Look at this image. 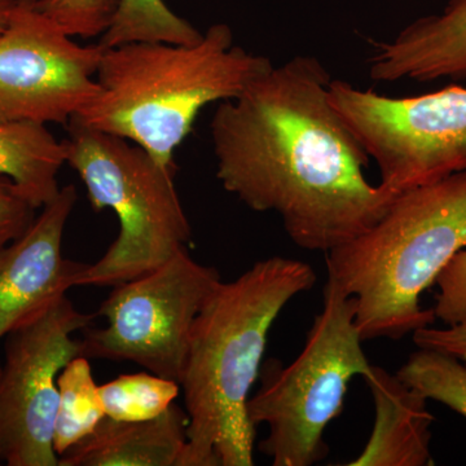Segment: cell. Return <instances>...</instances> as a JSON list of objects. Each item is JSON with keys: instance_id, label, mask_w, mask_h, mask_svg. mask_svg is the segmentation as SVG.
Returning <instances> with one entry per match:
<instances>
[{"instance_id": "1", "label": "cell", "mask_w": 466, "mask_h": 466, "mask_svg": "<svg viewBox=\"0 0 466 466\" xmlns=\"http://www.w3.org/2000/svg\"><path fill=\"white\" fill-rule=\"evenodd\" d=\"M332 81L319 58L296 55L218 104L210 122L225 191L280 217L297 247L325 254L370 229L397 198L367 179L370 157L330 103Z\"/></svg>"}, {"instance_id": "2", "label": "cell", "mask_w": 466, "mask_h": 466, "mask_svg": "<svg viewBox=\"0 0 466 466\" xmlns=\"http://www.w3.org/2000/svg\"><path fill=\"white\" fill-rule=\"evenodd\" d=\"M317 283L300 260L271 257L220 281L193 323L180 388L188 416L184 466H251L256 426L248 401L269 330Z\"/></svg>"}, {"instance_id": "3", "label": "cell", "mask_w": 466, "mask_h": 466, "mask_svg": "<svg viewBox=\"0 0 466 466\" xmlns=\"http://www.w3.org/2000/svg\"><path fill=\"white\" fill-rule=\"evenodd\" d=\"M272 66L268 57L236 46L227 24H214L193 45L104 47L99 95L70 122L124 137L164 167H177L175 152L201 110L240 96Z\"/></svg>"}, {"instance_id": "4", "label": "cell", "mask_w": 466, "mask_h": 466, "mask_svg": "<svg viewBox=\"0 0 466 466\" xmlns=\"http://www.w3.org/2000/svg\"><path fill=\"white\" fill-rule=\"evenodd\" d=\"M466 249V171L398 193L381 219L327 253L328 278L357 299L363 341L433 325L420 297Z\"/></svg>"}, {"instance_id": "5", "label": "cell", "mask_w": 466, "mask_h": 466, "mask_svg": "<svg viewBox=\"0 0 466 466\" xmlns=\"http://www.w3.org/2000/svg\"><path fill=\"white\" fill-rule=\"evenodd\" d=\"M66 165L81 177L95 211L110 208L119 232L97 262L84 267L76 287H115L188 249L191 223L177 187V167L159 164L130 140L69 122Z\"/></svg>"}, {"instance_id": "6", "label": "cell", "mask_w": 466, "mask_h": 466, "mask_svg": "<svg viewBox=\"0 0 466 466\" xmlns=\"http://www.w3.org/2000/svg\"><path fill=\"white\" fill-rule=\"evenodd\" d=\"M355 318L357 299L328 278L323 309L299 358L288 367L272 359L260 368L248 416L254 426H268L259 449L272 465L311 466L328 455L325 429L343 412L349 382L372 366Z\"/></svg>"}, {"instance_id": "7", "label": "cell", "mask_w": 466, "mask_h": 466, "mask_svg": "<svg viewBox=\"0 0 466 466\" xmlns=\"http://www.w3.org/2000/svg\"><path fill=\"white\" fill-rule=\"evenodd\" d=\"M329 100L398 193L466 171V87L395 97L333 79Z\"/></svg>"}, {"instance_id": "8", "label": "cell", "mask_w": 466, "mask_h": 466, "mask_svg": "<svg viewBox=\"0 0 466 466\" xmlns=\"http://www.w3.org/2000/svg\"><path fill=\"white\" fill-rule=\"evenodd\" d=\"M222 281L216 267L180 251L164 265L113 287L86 328L81 357L130 361L150 373L182 380L189 337L205 300Z\"/></svg>"}, {"instance_id": "9", "label": "cell", "mask_w": 466, "mask_h": 466, "mask_svg": "<svg viewBox=\"0 0 466 466\" xmlns=\"http://www.w3.org/2000/svg\"><path fill=\"white\" fill-rule=\"evenodd\" d=\"M96 314L79 311L66 296L5 336L0 364V453L8 466H58L54 449L57 377L81 357L75 334Z\"/></svg>"}, {"instance_id": "10", "label": "cell", "mask_w": 466, "mask_h": 466, "mask_svg": "<svg viewBox=\"0 0 466 466\" xmlns=\"http://www.w3.org/2000/svg\"><path fill=\"white\" fill-rule=\"evenodd\" d=\"M103 52L73 41L36 0H17L0 33V124H69L99 95Z\"/></svg>"}, {"instance_id": "11", "label": "cell", "mask_w": 466, "mask_h": 466, "mask_svg": "<svg viewBox=\"0 0 466 466\" xmlns=\"http://www.w3.org/2000/svg\"><path fill=\"white\" fill-rule=\"evenodd\" d=\"M78 200L61 187L20 238L0 248V339L76 287L86 263L64 257V233Z\"/></svg>"}, {"instance_id": "12", "label": "cell", "mask_w": 466, "mask_h": 466, "mask_svg": "<svg viewBox=\"0 0 466 466\" xmlns=\"http://www.w3.org/2000/svg\"><path fill=\"white\" fill-rule=\"evenodd\" d=\"M368 70L377 82L464 81L466 0H449L440 14L417 18L376 45Z\"/></svg>"}, {"instance_id": "13", "label": "cell", "mask_w": 466, "mask_h": 466, "mask_svg": "<svg viewBox=\"0 0 466 466\" xmlns=\"http://www.w3.org/2000/svg\"><path fill=\"white\" fill-rule=\"evenodd\" d=\"M375 404V424L366 447L349 466H426L433 464L431 424L435 417L424 397L381 367L363 376Z\"/></svg>"}, {"instance_id": "14", "label": "cell", "mask_w": 466, "mask_h": 466, "mask_svg": "<svg viewBox=\"0 0 466 466\" xmlns=\"http://www.w3.org/2000/svg\"><path fill=\"white\" fill-rule=\"evenodd\" d=\"M186 410L173 404L144 421L104 416L92 433L58 456V466H184Z\"/></svg>"}, {"instance_id": "15", "label": "cell", "mask_w": 466, "mask_h": 466, "mask_svg": "<svg viewBox=\"0 0 466 466\" xmlns=\"http://www.w3.org/2000/svg\"><path fill=\"white\" fill-rule=\"evenodd\" d=\"M66 164L63 140H57L47 126L0 124V175L16 184L38 210L60 192L57 177Z\"/></svg>"}, {"instance_id": "16", "label": "cell", "mask_w": 466, "mask_h": 466, "mask_svg": "<svg viewBox=\"0 0 466 466\" xmlns=\"http://www.w3.org/2000/svg\"><path fill=\"white\" fill-rule=\"evenodd\" d=\"M58 403L54 449L57 456L84 440L99 425L104 412L99 385L92 375L90 359L76 357L57 377Z\"/></svg>"}, {"instance_id": "17", "label": "cell", "mask_w": 466, "mask_h": 466, "mask_svg": "<svg viewBox=\"0 0 466 466\" xmlns=\"http://www.w3.org/2000/svg\"><path fill=\"white\" fill-rule=\"evenodd\" d=\"M204 35L177 16L164 0H119L115 18L100 45L110 48L131 42H165L193 45Z\"/></svg>"}, {"instance_id": "18", "label": "cell", "mask_w": 466, "mask_h": 466, "mask_svg": "<svg viewBox=\"0 0 466 466\" xmlns=\"http://www.w3.org/2000/svg\"><path fill=\"white\" fill-rule=\"evenodd\" d=\"M180 383L146 372L116 377L99 385L104 412L119 421H144L167 412L179 397Z\"/></svg>"}, {"instance_id": "19", "label": "cell", "mask_w": 466, "mask_h": 466, "mask_svg": "<svg viewBox=\"0 0 466 466\" xmlns=\"http://www.w3.org/2000/svg\"><path fill=\"white\" fill-rule=\"evenodd\" d=\"M426 400L440 401L466 419V363L437 351L419 349L397 373Z\"/></svg>"}, {"instance_id": "20", "label": "cell", "mask_w": 466, "mask_h": 466, "mask_svg": "<svg viewBox=\"0 0 466 466\" xmlns=\"http://www.w3.org/2000/svg\"><path fill=\"white\" fill-rule=\"evenodd\" d=\"M36 5L67 35L90 39L108 30L119 0H36Z\"/></svg>"}, {"instance_id": "21", "label": "cell", "mask_w": 466, "mask_h": 466, "mask_svg": "<svg viewBox=\"0 0 466 466\" xmlns=\"http://www.w3.org/2000/svg\"><path fill=\"white\" fill-rule=\"evenodd\" d=\"M435 285L440 288L433 309L435 319L446 327L466 324V249L450 260Z\"/></svg>"}, {"instance_id": "22", "label": "cell", "mask_w": 466, "mask_h": 466, "mask_svg": "<svg viewBox=\"0 0 466 466\" xmlns=\"http://www.w3.org/2000/svg\"><path fill=\"white\" fill-rule=\"evenodd\" d=\"M36 210L16 184L0 175V248L16 240L32 226Z\"/></svg>"}, {"instance_id": "23", "label": "cell", "mask_w": 466, "mask_h": 466, "mask_svg": "<svg viewBox=\"0 0 466 466\" xmlns=\"http://www.w3.org/2000/svg\"><path fill=\"white\" fill-rule=\"evenodd\" d=\"M413 343L419 349L437 350L460 359L466 363V324L446 328L429 327L412 334Z\"/></svg>"}, {"instance_id": "24", "label": "cell", "mask_w": 466, "mask_h": 466, "mask_svg": "<svg viewBox=\"0 0 466 466\" xmlns=\"http://www.w3.org/2000/svg\"><path fill=\"white\" fill-rule=\"evenodd\" d=\"M16 5L17 0H0V33L5 32L8 26L9 18Z\"/></svg>"}, {"instance_id": "25", "label": "cell", "mask_w": 466, "mask_h": 466, "mask_svg": "<svg viewBox=\"0 0 466 466\" xmlns=\"http://www.w3.org/2000/svg\"><path fill=\"white\" fill-rule=\"evenodd\" d=\"M3 460H2V453H0V465H2Z\"/></svg>"}]
</instances>
